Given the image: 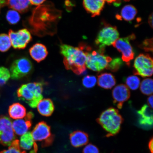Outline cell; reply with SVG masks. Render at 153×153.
<instances>
[{"label": "cell", "instance_id": "1", "mask_svg": "<svg viewBox=\"0 0 153 153\" xmlns=\"http://www.w3.org/2000/svg\"><path fill=\"white\" fill-rule=\"evenodd\" d=\"M85 45L78 47L63 44L61 45V54L64 56V64L67 70H71L77 75L85 73L86 71L87 52Z\"/></svg>", "mask_w": 153, "mask_h": 153}, {"label": "cell", "instance_id": "2", "mask_svg": "<svg viewBox=\"0 0 153 153\" xmlns=\"http://www.w3.org/2000/svg\"><path fill=\"white\" fill-rule=\"evenodd\" d=\"M43 82H34L25 84L17 91V94L20 100L25 101L32 108H35L43 96Z\"/></svg>", "mask_w": 153, "mask_h": 153}, {"label": "cell", "instance_id": "3", "mask_svg": "<svg viewBox=\"0 0 153 153\" xmlns=\"http://www.w3.org/2000/svg\"><path fill=\"white\" fill-rule=\"evenodd\" d=\"M97 121L108 133L107 137L119 132L123 119L117 110L110 108L103 112Z\"/></svg>", "mask_w": 153, "mask_h": 153}, {"label": "cell", "instance_id": "4", "mask_svg": "<svg viewBox=\"0 0 153 153\" xmlns=\"http://www.w3.org/2000/svg\"><path fill=\"white\" fill-rule=\"evenodd\" d=\"M119 37V33L116 26L105 24L101 29L95 40L99 51L104 53L105 47L112 45Z\"/></svg>", "mask_w": 153, "mask_h": 153}, {"label": "cell", "instance_id": "5", "mask_svg": "<svg viewBox=\"0 0 153 153\" xmlns=\"http://www.w3.org/2000/svg\"><path fill=\"white\" fill-rule=\"evenodd\" d=\"M91 49L85 50L87 52L86 66L93 71L100 72L108 68L112 61L111 57L104 55L100 51H91Z\"/></svg>", "mask_w": 153, "mask_h": 153}, {"label": "cell", "instance_id": "6", "mask_svg": "<svg viewBox=\"0 0 153 153\" xmlns=\"http://www.w3.org/2000/svg\"><path fill=\"white\" fill-rule=\"evenodd\" d=\"M31 133L34 141L41 142L42 146L43 147L51 145L54 139L51 133L50 127L45 122L38 123Z\"/></svg>", "mask_w": 153, "mask_h": 153}, {"label": "cell", "instance_id": "7", "mask_svg": "<svg viewBox=\"0 0 153 153\" xmlns=\"http://www.w3.org/2000/svg\"><path fill=\"white\" fill-rule=\"evenodd\" d=\"M135 38L134 34H131L127 37L118 38L112 45L122 53V60L129 66L130 62L134 56V53L130 41L134 39Z\"/></svg>", "mask_w": 153, "mask_h": 153}, {"label": "cell", "instance_id": "8", "mask_svg": "<svg viewBox=\"0 0 153 153\" xmlns=\"http://www.w3.org/2000/svg\"><path fill=\"white\" fill-rule=\"evenodd\" d=\"M16 139L10 118L7 116H0V144L9 146Z\"/></svg>", "mask_w": 153, "mask_h": 153}, {"label": "cell", "instance_id": "9", "mask_svg": "<svg viewBox=\"0 0 153 153\" xmlns=\"http://www.w3.org/2000/svg\"><path fill=\"white\" fill-rule=\"evenodd\" d=\"M134 67L135 75L151 76L153 74V59L149 54H140L135 59Z\"/></svg>", "mask_w": 153, "mask_h": 153}, {"label": "cell", "instance_id": "10", "mask_svg": "<svg viewBox=\"0 0 153 153\" xmlns=\"http://www.w3.org/2000/svg\"><path fill=\"white\" fill-rule=\"evenodd\" d=\"M33 65L29 59L26 57H22L13 63L10 69L11 78L13 79H21L31 72Z\"/></svg>", "mask_w": 153, "mask_h": 153}, {"label": "cell", "instance_id": "11", "mask_svg": "<svg viewBox=\"0 0 153 153\" xmlns=\"http://www.w3.org/2000/svg\"><path fill=\"white\" fill-rule=\"evenodd\" d=\"M9 35L11 45L16 49H25L32 39L31 34L26 29H22L17 32L9 30Z\"/></svg>", "mask_w": 153, "mask_h": 153}, {"label": "cell", "instance_id": "12", "mask_svg": "<svg viewBox=\"0 0 153 153\" xmlns=\"http://www.w3.org/2000/svg\"><path fill=\"white\" fill-rule=\"evenodd\" d=\"M34 117L33 112H30L22 119L16 120L12 122V127L15 135L22 136L28 132L32 126Z\"/></svg>", "mask_w": 153, "mask_h": 153}, {"label": "cell", "instance_id": "13", "mask_svg": "<svg viewBox=\"0 0 153 153\" xmlns=\"http://www.w3.org/2000/svg\"><path fill=\"white\" fill-rule=\"evenodd\" d=\"M112 94L114 104L119 109L122 108L123 103L128 100L130 97L128 88L123 84L116 86L113 90Z\"/></svg>", "mask_w": 153, "mask_h": 153}, {"label": "cell", "instance_id": "14", "mask_svg": "<svg viewBox=\"0 0 153 153\" xmlns=\"http://www.w3.org/2000/svg\"><path fill=\"white\" fill-rule=\"evenodd\" d=\"M139 123L142 128L149 129L152 127L153 112L148 105H145L137 112Z\"/></svg>", "mask_w": 153, "mask_h": 153}, {"label": "cell", "instance_id": "15", "mask_svg": "<svg viewBox=\"0 0 153 153\" xmlns=\"http://www.w3.org/2000/svg\"><path fill=\"white\" fill-rule=\"evenodd\" d=\"M105 0H83V5L92 17L99 16L104 8Z\"/></svg>", "mask_w": 153, "mask_h": 153}, {"label": "cell", "instance_id": "16", "mask_svg": "<svg viewBox=\"0 0 153 153\" xmlns=\"http://www.w3.org/2000/svg\"><path fill=\"white\" fill-rule=\"evenodd\" d=\"M19 142L20 148L23 150L30 151V153H37V145L30 132L28 131L22 135Z\"/></svg>", "mask_w": 153, "mask_h": 153}, {"label": "cell", "instance_id": "17", "mask_svg": "<svg viewBox=\"0 0 153 153\" xmlns=\"http://www.w3.org/2000/svg\"><path fill=\"white\" fill-rule=\"evenodd\" d=\"M29 53L32 58L38 62L45 60L48 53L46 47L39 43L32 46L29 50Z\"/></svg>", "mask_w": 153, "mask_h": 153}, {"label": "cell", "instance_id": "18", "mask_svg": "<svg viewBox=\"0 0 153 153\" xmlns=\"http://www.w3.org/2000/svg\"><path fill=\"white\" fill-rule=\"evenodd\" d=\"M70 139L72 145L75 148L83 146L87 144L89 141L87 134L80 131H74L71 134Z\"/></svg>", "mask_w": 153, "mask_h": 153}, {"label": "cell", "instance_id": "19", "mask_svg": "<svg viewBox=\"0 0 153 153\" xmlns=\"http://www.w3.org/2000/svg\"><path fill=\"white\" fill-rule=\"evenodd\" d=\"M37 106L38 112L44 116H51L54 110L53 102L49 99H42L38 103Z\"/></svg>", "mask_w": 153, "mask_h": 153}, {"label": "cell", "instance_id": "20", "mask_svg": "<svg viewBox=\"0 0 153 153\" xmlns=\"http://www.w3.org/2000/svg\"><path fill=\"white\" fill-rule=\"evenodd\" d=\"M97 83L100 87L105 89H110L115 85L116 81L112 74L104 73L98 76Z\"/></svg>", "mask_w": 153, "mask_h": 153}, {"label": "cell", "instance_id": "21", "mask_svg": "<svg viewBox=\"0 0 153 153\" xmlns=\"http://www.w3.org/2000/svg\"><path fill=\"white\" fill-rule=\"evenodd\" d=\"M10 117L13 119H22L25 117L26 110L25 107L19 103H15L10 105L9 108Z\"/></svg>", "mask_w": 153, "mask_h": 153}, {"label": "cell", "instance_id": "22", "mask_svg": "<svg viewBox=\"0 0 153 153\" xmlns=\"http://www.w3.org/2000/svg\"><path fill=\"white\" fill-rule=\"evenodd\" d=\"M137 13V10L134 6L127 5L123 7L120 13V15H117L116 18L119 20L123 19L127 22H130L135 18Z\"/></svg>", "mask_w": 153, "mask_h": 153}, {"label": "cell", "instance_id": "23", "mask_svg": "<svg viewBox=\"0 0 153 153\" xmlns=\"http://www.w3.org/2000/svg\"><path fill=\"white\" fill-rule=\"evenodd\" d=\"M7 4L10 8L23 13L28 10L30 3L29 0H7Z\"/></svg>", "mask_w": 153, "mask_h": 153}, {"label": "cell", "instance_id": "24", "mask_svg": "<svg viewBox=\"0 0 153 153\" xmlns=\"http://www.w3.org/2000/svg\"><path fill=\"white\" fill-rule=\"evenodd\" d=\"M140 90L143 94L151 95L153 93V80L147 78L143 80L140 84Z\"/></svg>", "mask_w": 153, "mask_h": 153}, {"label": "cell", "instance_id": "25", "mask_svg": "<svg viewBox=\"0 0 153 153\" xmlns=\"http://www.w3.org/2000/svg\"><path fill=\"white\" fill-rule=\"evenodd\" d=\"M11 46L9 36L5 34H0V51L4 52L8 51Z\"/></svg>", "mask_w": 153, "mask_h": 153}, {"label": "cell", "instance_id": "26", "mask_svg": "<svg viewBox=\"0 0 153 153\" xmlns=\"http://www.w3.org/2000/svg\"><path fill=\"white\" fill-rule=\"evenodd\" d=\"M6 150H3L0 152V153H26L25 151L23 150L20 148L19 145V140L16 139Z\"/></svg>", "mask_w": 153, "mask_h": 153}, {"label": "cell", "instance_id": "27", "mask_svg": "<svg viewBox=\"0 0 153 153\" xmlns=\"http://www.w3.org/2000/svg\"><path fill=\"white\" fill-rule=\"evenodd\" d=\"M140 79L135 76H131L127 77L126 83L127 87L132 90H136L138 88L140 85Z\"/></svg>", "mask_w": 153, "mask_h": 153}, {"label": "cell", "instance_id": "28", "mask_svg": "<svg viewBox=\"0 0 153 153\" xmlns=\"http://www.w3.org/2000/svg\"><path fill=\"white\" fill-rule=\"evenodd\" d=\"M6 19L9 24L14 25L18 23L20 20V16L16 10H9L7 13Z\"/></svg>", "mask_w": 153, "mask_h": 153}, {"label": "cell", "instance_id": "29", "mask_svg": "<svg viewBox=\"0 0 153 153\" xmlns=\"http://www.w3.org/2000/svg\"><path fill=\"white\" fill-rule=\"evenodd\" d=\"M11 77L9 70L4 67H0V87L5 85Z\"/></svg>", "mask_w": 153, "mask_h": 153}, {"label": "cell", "instance_id": "30", "mask_svg": "<svg viewBox=\"0 0 153 153\" xmlns=\"http://www.w3.org/2000/svg\"><path fill=\"white\" fill-rule=\"evenodd\" d=\"M97 82L96 77L93 76H86L82 80L83 86L88 88H90L94 87Z\"/></svg>", "mask_w": 153, "mask_h": 153}, {"label": "cell", "instance_id": "31", "mask_svg": "<svg viewBox=\"0 0 153 153\" xmlns=\"http://www.w3.org/2000/svg\"><path fill=\"white\" fill-rule=\"evenodd\" d=\"M122 64L121 59L120 58H115L109 64L107 69L113 72H116L119 69Z\"/></svg>", "mask_w": 153, "mask_h": 153}, {"label": "cell", "instance_id": "32", "mask_svg": "<svg viewBox=\"0 0 153 153\" xmlns=\"http://www.w3.org/2000/svg\"><path fill=\"white\" fill-rule=\"evenodd\" d=\"M141 48L147 51H153L152 39L145 40L141 45Z\"/></svg>", "mask_w": 153, "mask_h": 153}, {"label": "cell", "instance_id": "33", "mask_svg": "<svg viewBox=\"0 0 153 153\" xmlns=\"http://www.w3.org/2000/svg\"><path fill=\"white\" fill-rule=\"evenodd\" d=\"M83 153H99V149L94 145L90 144L83 149Z\"/></svg>", "mask_w": 153, "mask_h": 153}, {"label": "cell", "instance_id": "34", "mask_svg": "<svg viewBox=\"0 0 153 153\" xmlns=\"http://www.w3.org/2000/svg\"><path fill=\"white\" fill-rule=\"evenodd\" d=\"M30 3L32 5H39L43 3L46 0H29Z\"/></svg>", "mask_w": 153, "mask_h": 153}, {"label": "cell", "instance_id": "35", "mask_svg": "<svg viewBox=\"0 0 153 153\" xmlns=\"http://www.w3.org/2000/svg\"><path fill=\"white\" fill-rule=\"evenodd\" d=\"M7 0H0V11L1 9L7 4Z\"/></svg>", "mask_w": 153, "mask_h": 153}, {"label": "cell", "instance_id": "36", "mask_svg": "<svg viewBox=\"0 0 153 153\" xmlns=\"http://www.w3.org/2000/svg\"><path fill=\"white\" fill-rule=\"evenodd\" d=\"M148 103L149 106L152 108H153V96L151 95L148 99Z\"/></svg>", "mask_w": 153, "mask_h": 153}, {"label": "cell", "instance_id": "37", "mask_svg": "<svg viewBox=\"0 0 153 153\" xmlns=\"http://www.w3.org/2000/svg\"><path fill=\"white\" fill-rule=\"evenodd\" d=\"M148 22L150 26L152 27H153V14H150V16L149 17Z\"/></svg>", "mask_w": 153, "mask_h": 153}, {"label": "cell", "instance_id": "38", "mask_svg": "<svg viewBox=\"0 0 153 153\" xmlns=\"http://www.w3.org/2000/svg\"><path fill=\"white\" fill-rule=\"evenodd\" d=\"M153 139L152 138L151 139V140L149 142V149L150 150V152L152 153H153Z\"/></svg>", "mask_w": 153, "mask_h": 153}, {"label": "cell", "instance_id": "39", "mask_svg": "<svg viewBox=\"0 0 153 153\" xmlns=\"http://www.w3.org/2000/svg\"><path fill=\"white\" fill-rule=\"evenodd\" d=\"M120 1H121V0H117V1L115 3L116 4V6L120 5ZM122 1H130V0H122Z\"/></svg>", "mask_w": 153, "mask_h": 153}, {"label": "cell", "instance_id": "40", "mask_svg": "<svg viewBox=\"0 0 153 153\" xmlns=\"http://www.w3.org/2000/svg\"><path fill=\"white\" fill-rule=\"evenodd\" d=\"M105 1L108 4H111L114 2L115 3L117 1V0H105Z\"/></svg>", "mask_w": 153, "mask_h": 153}]
</instances>
